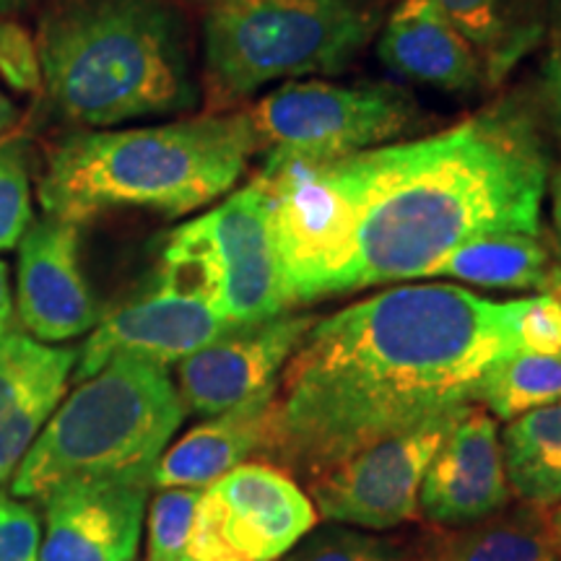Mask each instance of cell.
Returning <instances> with one entry per match:
<instances>
[{"label":"cell","mask_w":561,"mask_h":561,"mask_svg":"<svg viewBox=\"0 0 561 561\" xmlns=\"http://www.w3.org/2000/svg\"><path fill=\"white\" fill-rule=\"evenodd\" d=\"M517 301L411 284L318 318L280 369L261 462L314 473L421 421L479 403L517 343Z\"/></svg>","instance_id":"cell-1"},{"label":"cell","mask_w":561,"mask_h":561,"mask_svg":"<svg viewBox=\"0 0 561 561\" xmlns=\"http://www.w3.org/2000/svg\"><path fill=\"white\" fill-rule=\"evenodd\" d=\"M325 164L348 214L343 294L430 278L442 257L479 237L543 234L551 153L517 96L430 138Z\"/></svg>","instance_id":"cell-2"},{"label":"cell","mask_w":561,"mask_h":561,"mask_svg":"<svg viewBox=\"0 0 561 561\" xmlns=\"http://www.w3.org/2000/svg\"><path fill=\"white\" fill-rule=\"evenodd\" d=\"M42 91L81 128L191 112V30L172 0H50L37 30Z\"/></svg>","instance_id":"cell-3"},{"label":"cell","mask_w":561,"mask_h":561,"mask_svg":"<svg viewBox=\"0 0 561 561\" xmlns=\"http://www.w3.org/2000/svg\"><path fill=\"white\" fill-rule=\"evenodd\" d=\"M255 153L248 110L144 128L76 130L53 146L39 203L47 216L79 227L125 208L185 216L234 191Z\"/></svg>","instance_id":"cell-4"},{"label":"cell","mask_w":561,"mask_h":561,"mask_svg":"<svg viewBox=\"0 0 561 561\" xmlns=\"http://www.w3.org/2000/svg\"><path fill=\"white\" fill-rule=\"evenodd\" d=\"M164 364L112 356L45 421L11 479V494L42 500L70 481L151 476L185 419Z\"/></svg>","instance_id":"cell-5"},{"label":"cell","mask_w":561,"mask_h":561,"mask_svg":"<svg viewBox=\"0 0 561 561\" xmlns=\"http://www.w3.org/2000/svg\"><path fill=\"white\" fill-rule=\"evenodd\" d=\"M380 26L377 0H219L203 21L208 112H231L276 81L341 73Z\"/></svg>","instance_id":"cell-6"},{"label":"cell","mask_w":561,"mask_h":561,"mask_svg":"<svg viewBox=\"0 0 561 561\" xmlns=\"http://www.w3.org/2000/svg\"><path fill=\"white\" fill-rule=\"evenodd\" d=\"M157 278L206 299L231 328L289 312L265 182L255 174L219 206L174 229Z\"/></svg>","instance_id":"cell-7"},{"label":"cell","mask_w":561,"mask_h":561,"mask_svg":"<svg viewBox=\"0 0 561 561\" xmlns=\"http://www.w3.org/2000/svg\"><path fill=\"white\" fill-rule=\"evenodd\" d=\"M248 110L263 167L335 161L380 149L419 125L416 100L385 83L286 81Z\"/></svg>","instance_id":"cell-8"},{"label":"cell","mask_w":561,"mask_h":561,"mask_svg":"<svg viewBox=\"0 0 561 561\" xmlns=\"http://www.w3.org/2000/svg\"><path fill=\"white\" fill-rule=\"evenodd\" d=\"M462 409L421 421L314 473L305 481L314 512L328 523L364 530L419 523L421 481Z\"/></svg>","instance_id":"cell-9"},{"label":"cell","mask_w":561,"mask_h":561,"mask_svg":"<svg viewBox=\"0 0 561 561\" xmlns=\"http://www.w3.org/2000/svg\"><path fill=\"white\" fill-rule=\"evenodd\" d=\"M318 525L310 496L268 462H242L201 491L193 561H280Z\"/></svg>","instance_id":"cell-10"},{"label":"cell","mask_w":561,"mask_h":561,"mask_svg":"<svg viewBox=\"0 0 561 561\" xmlns=\"http://www.w3.org/2000/svg\"><path fill=\"white\" fill-rule=\"evenodd\" d=\"M314 314H278L248 328H231L221 339L178 364V392L187 411L216 416L255 401L276 388Z\"/></svg>","instance_id":"cell-11"},{"label":"cell","mask_w":561,"mask_h":561,"mask_svg":"<svg viewBox=\"0 0 561 561\" xmlns=\"http://www.w3.org/2000/svg\"><path fill=\"white\" fill-rule=\"evenodd\" d=\"M231 325L206 299L157 278L153 289L104 314L79 348L76 377L96 375L112 356H140L157 364H180Z\"/></svg>","instance_id":"cell-12"},{"label":"cell","mask_w":561,"mask_h":561,"mask_svg":"<svg viewBox=\"0 0 561 561\" xmlns=\"http://www.w3.org/2000/svg\"><path fill=\"white\" fill-rule=\"evenodd\" d=\"M16 314L26 335L50 346L94 331L100 307L81 268L79 224L45 216L21 237Z\"/></svg>","instance_id":"cell-13"},{"label":"cell","mask_w":561,"mask_h":561,"mask_svg":"<svg viewBox=\"0 0 561 561\" xmlns=\"http://www.w3.org/2000/svg\"><path fill=\"white\" fill-rule=\"evenodd\" d=\"M151 476L62 483L45 500L39 561H133Z\"/></svg>","instance_id":"cell-14"},{"label":"cell","mask_w":561,"mask_h":561,"mask_svg":"<svg viewBox=\"0 0 561 561\" xmlns=\"http://www.w3.org/2000/svg\"><path fill=\"white\" fill-rule=\"evenodd\" d=\"M512 502L496 419L468 403L426 468L419 510L426 523L468 525Z\"/></svg>","instance_id":"cell-15"},{"label":"cell","mask_w":561,"mask_h":561,"mask_svg":"<svg viewBox=\"0 0 561 561\" xmlns=\"http://www.w3.org/2000/svg\"><path fill=\"white\" fill-rule=\"evenodd\" d=\"M377 58L405 81L450 94H471L486 83L473 45L434 0H401L377 32Z\"/></svg>","instance_id":"cell-16"},{"label":"cell","mask_w":561,"mask_h":561,"mask_svg":"<svg viewBox=\"0 0 561 561\" xmlns=\"http://www.w3.org/2000/svg\"><path fill=\"white\" fill-rule=\"evenodd\" d=\"M396 538L403 561H561L551 510L525 502L468 525L419 520Z\"/></svg>","instance_id":"cell-17"},{"label":"cell","mask_w":561,"mask_h":561,"mask_svg":"<svg viewBox=\"0 0 561 561\" xmlns=\"http://www.w3.org/2000/svg\"><path fill=\"white\" fill-rule=\"evenodd\" d=\"M273 390L237 409L208 416V421L182 434L153 466L151 486L206 489L250 458L261 460L268 439Z\"/></svg>","instance_id":"cell-18"},{"label":"cell","mask_w":561,"mask_h":561,"mask_svg":"<svg viewBox=\"0 0 561 561\" xmlns=\"http://www.w3.org/2000/svg\"><path fill=\"white\" fill-rule=\"evenodd\" d=\"M430 276L455 278L481 289L551 294L561 280V263L543 234H489L460 244L434 265Z\"/></svg>","instance_id":"cell-19"},{"label":"cell","mask_w":561,"mask_h":561,"mask_svg":"<svg viewBox=\"0 0 561 561\" xmlns=\"http://www.w3.org/2000/svg\"><path fill=\"white\" fill-rule=\"evenodd\" d=\"M434 5L479 53L486 83L507 79L549 24V0H434Z\"/></svg>","instance_id":"cell-20"},{"label":"cell","mask_w":561,"mask_h":561,"mask_svg":"<svg viewBox=\"0 0 561 561\" xmlns=\"http://www.w3.org/2000/svg\"><path fill=\"white\" fill-rule=\"evenodd\" d=\"M504 473L517 502L553 510L561 502V401L507 421Z\"/></svg>","instance_id":"cell-21"},{"label":"cell","mask_w":561,"mask_h":561,"mask_svg":"<svg viewBox=\"0 0 561 561\" xmlns=\"http://www.w3.org/2000/svg\"><path fill=\"white\" fill-rule=\"evenodd\" d=\"M561 401V356L512 351L483 377L479 403L494 419L512 421L523 413Z\"/></svg>","instance_id":"cell-22"},{"label":"cell","mask_w":561,"mask_h":561,"mask_svg":"<svg viewBox=\"0 0 561 561\" xmlns=\"http://www.w3.org/2000/svg\"><path fill=\"white\" fill-rule=\"evenodd\" d=\"M79 351L50 346L26 333H9L0 341V430L26 401L47 385L68 382Z\"/></svg>","instance_id":"cell-23"},{"label":"cell","mask_w":561,"mask_h":561,"mask_svg":"<svg viewBox=\"0 0 561 561\" xmlns=\"http://www.w3.org/2000/svg\"><path fill=\"white\" fill-rule=\"evenodd\" d=\"M203 489H159L149 512V553L146 561H187L195 512Z\"/></svg>","instance_id":"cell-24"},{"label":"cell","mask_w":561,"mask_h":561,"mask_svg":"<svg viewBox=\"0 0 561 561\" xmlns=\"http://www.w3.org/2000/svg\"><path fill=\"white\" fill-rule=\"evenodd\" d=\"M284 561H403L398 538H382L346 525L328 523L312 528Z\"/></svg>","instance_id":"cell-25"},{"label":"cell","mask_w":561,"mask_h":561,"mask_svg":"<svg viewBox=\"0 0 561 561\" xmlns=\"http://www.w3.org/2000/svg\"><path fill=\"white\" fill-rule=\"evenodd\" d=\"M32 224V174L26 146L16 138H5L0 140V252L16 248Z\"/></svg>","instance_id":"cell-26"},{"label":"cell","mask_w":561,"mask_h":561,"mask_svg":"<svg viewBox=\"0 0 561 561\" xmlns=\"http://www.w3.org/2000/svg\"><path fill=\"white\" fill-rule=\"evenodd\" d=\"M0 79L16 94L42 91L37 39L13 19H0Z\"/></svg>","instance_id":"cell-27"},{"label":"cell","mask_w":561,"mask_h":561,"mask_svg":"<svg viewBox=\"0 0 561 561\" xmlns=\"http://www.w3.org/2000/svg\"><path fill=\"white\" fill-rule=\"evenodd\" d=\"M517 343L533 354L561 356V301L553 294L517 301Z\"/></svg>","instance_id":"cell-28"},{"label":"cell","mask_w":561,"mask_h":561,"mask_svg":"<svg viewBox=\"0 0 561 561\" xmlns=\"http://www.w3.org/2000/svg\"><path fill=\"white\" fill-rule=\"evenodd\" d=\"M39 517L30 504L0 496V561H39Z\"/></svg>","instance_id":"cell-29"},{"label":"cell","mask_w":561,"mask_h":561,"mask_svg":"<svg viewBox=\"0 0 561 561\" xmlns=\"http://www.w3.org/2000/svg\"><path fill=\"white\" fill-rule=\"evenodd\" d=\"M546 100H549V112L553 128L561 138V58L553 55L549 68H546Z\"/></svg>","instance_id":"cell-30"},{"label":"cell","mask_w":561,"mask_h":561,"mask_svg":"<svg viewBox=\"0 0 561 561\" xmlns=\"http://www.w3.org/2000/svg\"><path fill=\"white\" fill-rule=\"evenodd\" d=\"M13 333V297L9 284V265L0 261V341Z\"/></svg>","instance_id":"cell-31"},{"label":"cell","mask_w":561,"mask_h":561,"mask_svg":"<svg viewBox=\"0 0 561 561\" xmlns=\"http://www.w3.org/2000/svg\"><path fill=\"white\" fill-rule=\"evenodd\" d=\"M551 216H553V237H557V250L561 257V170L551 182Z\"/></svg>","instance_id":"cell-32"},{"label":"cell","mask_w":561,"mask_h":561,"mask_svg":"<svg viewBox=\"0 0 561 561\" xmlns=\"http://www.w3.org/2000/svg\"><path fill=\"white\" fill-rule=\"evenodd\" d=\"M34 3H37V0H0V19H11L13 13L26 11Z\"/></svg>","instance_id":"cell-33"},{"label":"cell","mask_w":561,"mask_h":561,"mask_svg":"<svg viewBox=\"0 0 561 561\" xmlns=\"http://www.w3.org/2000/svg\"><path fill=\"white\" fill-rule=\"evenodd\" d=\"M549 16L553 26V37H557V55L561 58V0H549Z\"/></svg>","instance_id":"cell-34"},{"label":"cell","mask_w":561,"mask_h":561,"mask_svg":"<svg viewBox=\"0 0 561 561\" xmlns=\"http://www.w3.org/2000/svg\"><path fill=\"white\" fill-rule=\"evenodd\" d=\"M16 121V107H13L11 102H3L0 104V130H5L9 125H13Z\"/></svg>","instance_id":"cell-35"},{"label":"cell","mask_w":561,"mask_h":561,"mask_svg":"<svg viewBox=\"0 0 561 561\" xmlns=\"http://www.w3.org/2000/svg\"><path fill=\"white\" fill-rule=\"evenodd\" d=\"M551 530H553V538H557V543L561 549V502L551 512Z\"/></svg>","instance_id":"cell-36"},{"label":"cell","mask_w":561,"mask_h":561,"mask_svg":"<svg viewBox=\"0 0 561 561\" xmlns=\"http://www.w3.org/2000/svg\"><path fill=\"white\" fill-rule=\"evenodd\" d=\"M551 294H553V297H557V299L561 301V280H559L557 286H553V291H551Z\"/></svg>","instance_id":"cell-37"},{"label":"cell","mask_w":561,"mask_h":561,"mask_svg":"<svg viewBox=\"0 0 561 561\" xmlns=\"http://www.w3.org/2000/svg\"><path fill=\"white\" fill-rule=\"evenodd\" d=\"M3 102H9V100H5V94H3V91H0V104H3Z\"/></svg>","instance_id":"cell-38"},{"label":"cell","mask_w":561,"mask_h":561,"mask_svg":"<svg viewBox=\"0 0 561 561\" xmlns=\"http://www.w3.org/2000/svg\"><path fill=\"white\" fill-rule=\"evenodd\" d=\"M203 3H210V5H214V3H219V0H203Z\"/></svg>","instance_id":"cell-39"},{"label":"cell","mask_w":561,"mask_h":561,"mask_svg":"<svg viewBox=\"0 0 561 561\" xmlns=\"http://www.w3.org/2000/svg\"><path fill=\"white\" fill-rule=\"evenodd\" d=\"M187 561H193V559H187Z\"/></svg>","instance_id":"cell-40"}]
</instances>
